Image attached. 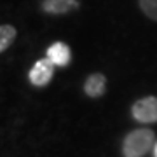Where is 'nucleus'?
I'll return each instance as SVG.
<instances>
[{
	"instance_id": "obj_1",
	"label": "nucleus",
	"mask_w": 157,
	"mask_h": 157,
	"mask_svg": "<svg viewBox=\"0 0 157 157\" xmlns=\"http://www.w3.org/2000/svg\"><path fill=\"white\" fill-rule=\"evenodd\" d=\"M155 135L152 129L140 128L133 129L126 135L122 141V155L124 157H145L154 148Z\"/></svg>"
},
{
	"instance_id": "obj_2",
	"label": "nucleus",
	"mask_w": 157,
	"mask_h": 157,
	"mask_svg": "<svg viewBox=\"0 0 157 157\" xmlns=\"http://www.w3.org/2000/svg\"><path fill=\"white\" fill-rule=\"evenodd\" d=\"M131 117L141 124L157 122V96H145L135 101L131 107Z\"/></svg>"
},
{
	"instance_id": "obj_3",
	"label": "nucleus",
	"mask_w": 157,
	"mask_h": 157,
	"mask_svg": "<svg viewBox=\"0 0 157 157\" xmlns=\"http://www.w3.org/2000/svg\"><path fill=\"white\" fill-rule=\"evenodd\" d=\"M52 75H54V65L45 58V59H39L33 63V67L28 72V80L35 87H44L51 82Z\"/></svg>"
},
{
	"instance_id": "obj_4",
	"label": "nucleus",
	"mask_w": 157,
	"mask_h": 157,
	"mask_svg": "<svg viewBox=\"0 0 157 157\" xmlns=\"http://www.w3.org/2000/svg\"><path fill=\"white\" fill-rule=\"evenodd\" d=\"M80 0H44L42 2V11L45 14H52V16H61L68 12L78 9Z\"/></svg>"
},
{
	"instance_id": "obj_5",
	"label": "nucleus",
	"mask_w": 157,
	"mask_h": 157,
	"mask_svg": "<svg viewBox=\"0 0 157 157\" xmlns=\"http://www.w3.org/2000/svg\"><path fill=\"white\" fill-rule=\"evenodd\" d=\"M47 59L54 67H67L72 59V51L65 42H54L47 47Z\"/></svg>"
},
{
	"instance_id": "obj_6",
	"label": "nucleus",
	"mask_w": 157,
	"mask_h": 157,
	"mask_svg": "<svg viewBox=\"0 0 157 157\" xmlns=\"http://www.w3.org/2000/svg\"><path fill=\"white\" fill-rule=\"evenodd\" d=\"M107 91V78L101 73H93L86 78L84 82V93L89 98H100Z\"/></svg>"
},
{
	"instance_id": "obj_7",
	"label": "nucleus",
	"mask_w": 157,
	"mask_h": 157,
	"mask_svg": "<svg viewBox=\"0 0 157 157\" xmlns=\"http://www.w3.org/2000/svg\"><path fill=\"white\" fill-rule=\"evenodd\" d=\"M16 40V28L12 25H0V52H4Z\"/></svg>"
},
{
	"instance_id": "obj_8",
	"label": "nucleus",
	"mask_w": 157,
	"mask_h": 157,
	"mask_svg": "<svg viewBox=\"0 0 157 157\" xmlns=\"http://www.w3.org/2000/svg\"><path fill=\"white\" fill-rule=\"evenodd\" d=\"M138 6L148 19L157 21V0H138Z\"/></svg>"
},
{
	"instance_id": "obj_9",
	"label": "nucleus",
	"mask_w": 157,
	"mask_h": 157,
	"mask_svg": "<svg viewBox=\"0 0 157 157\" xmlns=\"http://www.w3.org/2000/svg\"><path fill=\"white\" fill-rule=\"evenodd\" d=\"M152 152H154V157H157V141L154 143V148H152Z\"/></svg>"
}]
</instances>
